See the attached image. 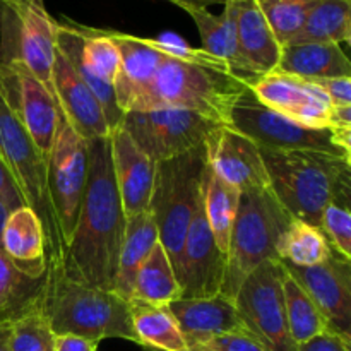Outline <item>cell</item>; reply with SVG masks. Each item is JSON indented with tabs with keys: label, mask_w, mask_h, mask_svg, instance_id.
<instances>
[{
	"label": "cell",
	"mask_w": 351,
	"mask_h": 351,
	"mask_svg": "<svg viewBox=\"0 0 351 351\" xmlns=\"http://www.w3.org/2000/svg\"><path fill=\"white\" fill-rule=\"evenodd\" d=\"M127 216L117 191L110 136L88 141V182L71 242L60 257L75 280L112 290Z\"/></svg>",
	"instance_id": "cell-1"
},
{
	"label": "cell",
	"mask_w": 351,
	"mask_h": 351,
	"mask_svg": "<svg viewBox=\"0 0 351 351\" xmlns=\"http://www.w3.org/2000/svg\"><path fill=\"white\" fill-rule=\"evenodd\" d=\"M41 312L53 335H75L98 343L108 338L137 343L129 302L115 291L72 278L60 257L47 259Z\"/></svg>",
	"instance_id": "cell-2"
},
{
	"label": "cell",
	"mask_w": 351,
	"mask_h": 351,
	"mask_svg": "<svg viewBox=\"0 0 351 351\" xmlns=\"http://www.w3.org/2000/svg\"><path fill=\"white\" fill-rule=\"evenodd\" d=\"M269 191L291 219L321 228L328 202L351 191V158L324 151L261 149Z\"/></svg>",
	"instance_id": "cell-3"
},
{
	"label": "cell",
	"mask_w": 351,
	"mask_h": 351,
	"mask_svg": "<svg viewBox=\"0 0 351 351\" xmlns=\"http://www.w3.org/2000/svg\"><path fill=\"white\" fill-rule=\"evenodd\" d=\"M249 89L247 82L230 72L165 57L149 84L132 99L127 112L189 110L219 125H228L233 106Z\"/></svg>",
	"instance_id": "cell-4"
},
{
	"label": "cell",
	"mask_w": 351,
	"mask_h": 351,
	"mask_svg": "<svg viewBox=\"0 0 351 351\" xmlns=\"http://www.w3.org/2000/svg\"><path fill=\"white\" fill-rule=\"evenodd\" d=\"M208 160L204 146L156 163L149 209L158 239L177 271L185 235L204 195Z\"/></svg>",
	"instance_id": "cell-5"
},
{
	"label": "cell",
	"mask_w": 351,
	"mask_h": 351,
	"mask_svg": "<svg viewBox=\"0 0 351 351\" xmlns=\"http://www.w3.org/2000/svg\"><path fill=\"white\" fill-rule=\"evenodd\" d=\"M291 218L273 192H245L226 250L221 295L233 300L240 285L264 261L278 259V245Z\"/></svg>",
	"instance_id": "cell-6"
},
{
	"label": "cell",
	"mask_w": 351,
	"mask_h": 351,
	"mask_svg": "<svg viewBox=\"0 0 351 351\" xmlns=\"http://www.w3.org/2000/svg\"><path fill=\"white\" fill-rule=\"evenodd\" d=\"M0 158L9 170L14 184L19 189L24 204L33 209L40 218L45 232L47 259L64 256V243L51 218L47 194V160L21 120L10 106L0 88Z\"/></svg>",
	"instance_id": "cell-7"
},
{
	"label": "cell",
	"mask_w": 351,
	"mask_h": 351,
	"mask_svg": "<svg viewBox=\"0 0 351 351\" xmlns=\"http://www.w3.org/2000/svg\"><path fill=\"white\" fill-rule=\"evenodd\" d=\"M88 182V141L58 112L55 141L47 158V194L51 218L65 247L74 235Z\"/></svg>",
	"instance_id": "cell-8"
},
{
	"label": "cell",
	"mask_w": 351,
	"mask_h": 351,
	"mask_svg": "<svg viewBox=\"0 0 351 351\" xmlns=\"http://www.w3.org/2000/svg\"><path fill=\"white\" fill-rule=\"evenodd\" d=\"M0 62L19 60L51 91L58 23L45 9L43 0L0 3Z\"/></svg>",
	"instance_id": "cell-9"
},
{
	"label": "cell",
	"mask_w": 351,
	"mask_h": 351,
	"mask_svg": "<svg viewBox=\"0 0 351 351\" xmlns=\"http://www.w3.org/2000/svg\"><path fill=\"white\" fill-rule=\"evenodd\" d=\"M285 266L280 259L264 261L243 280L233 304L240 324L267 351H295L285 311Z\"/></svg>",
	"instance_id": "cell-10"
},
{
	"label": "cell",
	"mask_w": 351,
	"mask_h": 351,
	"mask_svg": "<svg viewBox=\"0 0 351 351\" xmlns=\"http://www.w3.org/2000/svg\"><path fill=\"white\" fill-rule=\"evenodd\" d=\"M119 127L129 134L143 153L160 163L204 146L219 123L189 110L160 108L123 113Z\"/></svg>",
	"instance_id": "cell-11"
},
{
	"label": "cell",
	"mask_w": 351,
	"mask_h": 351,
	"mask_svg": "<svg viewBox=\"0 0 351 351\" xmlns=\"http://www.w3.org/2000/svg\"><path fill=\"white\" fill-rule=\"evenodd\" d=\"M228 125L237 132L249 137L259 149H308L343 154L332 141L331 129H314V127L302 125V123L261 105L250 89L233 106Z\"/></svg>",
	"instance_id": "cell-12"
},
{
	"label": "cell",
	"mask_w": 351,
	"mask_h": 351,
	"mask_svg": "<svg viewBox=\"0 0 351 351\" xmlns=\"http://www.w3.org/2000/svg\"><path fill=\"white\" fill-rule=\"evenodd\" d=\"M0 88L47 160L58 123V106L51 91L19 60L0 62Z\"/></svg>",
	"instance_id": "cell-13"
},
{
	"label": "cell",
	"mask_w": 351,
	"mask_h": 351,
	"mask_svg": "<svg viewBox=\"0 0 351 351\" xmlns=\"http://www.w3.org/2000/svg\"><path fill=\"white\" fill-rule=\"evenodd\" d=\"M226 254L216 245L204 215V195L194 213L178 261L177 276L180 298H211L221 293Z\"/></svg>",
	"instance_id": "cell-14"
},
{
	"label": "cell",
	"mask_w": 351,
	"mask_h": 351,
	"mask_svg": "<svg viewBox=\"0 0 351 351\" xmlns=\"http://www.w3.org/2000/svg\"><path fill=\"white\" fill-rule=\"evenodd\" d=\"M281 264L315 302L328 331L351 341V261L332 249L317 266Z\"/></svg>",
	"instance_id": "cell-15"
},
{
	"label": "cell",
	"mask_w": 351,
	"mask_h": 351,
	"mask_svg": "<svg viewBox=\"0 0 351 351\" xmlns=\"http://www.w3.org/2000/svg\"><path fill=\"white\" fill-rule=\"evenodd\" d=\"M250 91L261 105L314 129H329L332 105L312 81L281 71L269 72L252 82Z\"/></svg>",
	"instance_id": "cell-16"
},
{
	"label": "cell",
	"mask_w": 351,
	"mask_h": 351,
	"mask_svg": "<svg viewBox=\"0 0 351 351\" xmlns=\"http://www.w3.org/2000/svg\"><path fill=\"white\" fill-rule=\"evenodd\" d=\"M208 167L226 184L245 192L269 189L261 149L230 125H219L204 143Z\"/></svg>",
	"instance_id": "cell-17"
},
{
	"label": "cell",
	"mask_w": 351,
	"mask_h": 351,
	"mask_svg": "<svg viewBox=\"0 0 351 351\" xmlns=\"http://www.w3.org/2000/svg\"><path fill=\"white\" fill-rule=\"evenodd\" d=\"M51 93L58 112L79 136L86 141L110 136L101 105L58 47L51 71Z\"/></svg>",
	"instance_id": "cell-18"
},
{
	"label": "cell",
	"mask_w": 351,
	"mask_h": 351,
	"mask_svg": "<svg viewBox=\"0 0 351 351\" xmlns=\"http://www.w3.org/2000/svg\"><path fill=\"white\" fill-rule=\"evenodd\" d=\"M112 167L117 191L127 218L149 209L156 163L139 149L129 134L117 127L110 132Z\"/></svg>",
	"instance_id": "cell-19"
},
{
	"label": "cell",
	"mask_w": 351,
	"mask_h": 351,
	"mask_svg": "<svg viewBox=\"0 0 351 351\" xmlns=\"http://www.w3.org/2000/svg\"><path fill=\"white\" fill-rule=\"evenodd\" d=\"M235 3L237 45L240 60L247 74L257 81L278 69L281 47L274 38L257 0H242Z\"/></svg>",
	"instance_id": "cell-20"
},
{
	"label": "cell",
	"mask_w": 351,
	"mask_h": 351,
	"mask_svg": "<svg viewBox=\"0 0 351 351\" xmlns=\"http://www.w3.org/2000/svg\"><path fill=\"white\" fill-rule=\"evenodd\" d=\"M168 311L177 321L187 346L243 329L233 300L221 293L211 298L175 300L168 305Z\"/></svg>",
	"instance_id": "cell-21"
},
{
	"label": "cell",
	"mask_w": 351,
	"mask_h": 351,
	"mask_svg": "<svg viewBox=\"0 0 351 351\" xmlns=\"http://www.w3.org/2000/svg\"><path fill=\"white\" fill-rule=\"evenodd\" d=\"M110 34L120 48V71L113 88L117 105L122 113H125L132 99L149 84L154 72L165 60V55L151 48L141 36L119 31H110Z\"/></svg>",
	"instance_id": "cell-22"
},
{
	"label": "cell",
	"mask_w": 351,
	"mask_h": 351,
	"mask_svg": "<svg viewBox=\"0 0 351 351\" xmlns=\"http://www.w3.org/2000/svg\"><path fill=\"white\" fill-rule=\"evenodd\" d=\"M0 249L26 273L33 276L47 273L43 225L36 213L27 206L9 213L0 237Z\"/></svg>",
	"instance_id": "cell-23"
},
{
	"label": "cell",
	"mask_w": 351,
	"mask_h": 351,
	"mask_svg": "<svg viewBox=\"0 0 351 351\" xmlns=\"http://www.w3.org/2000/svg\"><path fill=\"white\" fill-rule=\"evenodd\" d=\"M197 26L201 34L202 50L208 51L215 58L228 65L230 72L240 81L252 86V77L243 69L240 60L239 45H237V26H235V3L226 2L225 9L219 16L209 12L208 7L185 5L182 7Z\"/></svg>",
	"instance_id": "cell-24"
},
{
	"label": "cell",
	"mask_w": 351,
	"mask_h": 351,
	"mask_svg": "<svg viewBox=\"0 0 351 351\" xmlns=\"http://www.w3.org/2000/svg\"><path fill=\"white\" fill-rule=\"evenodd\" d=\"M276 71L308 79L351 77L350 58L335 43H293L281 48Z\"/></svg>",
	"instance_id": "cell-25"
},
{
	"label": "cell",
	"mask_w": 351,
	"mask_h": 351,
	"mask_svg": "<svg viewBox=\"0 0 351 351\" xmlns=\"http://www.w3.org/2000/svg\"><path fill=\"white\" fill-rule=\"evenodd\" d=\"M47 273L33 276L0 249V326H10L41 307Z\"/></svg>",
	"instance_id": "cell-26"
},
{
	"label": "cell",
	"mask_w": 351,
	"mask_h": 351,
	"mask_svg": "<svg viewBox=\"0 0 351 351\" xmlns=\"http://www.w3.org/2000/svg\"><path fill=\"white\" fill-rule=\"evenodd\" d=\"M156 242H160L158 228L149 211L127 218L125 235H123L122 249H120L113 291L129 304L137 273H139L141 266L146 261V257L149 256L151 249Z\"/></svg>",
	"instance_id": "cell-27"
},
{
	"label": "cell",
	"mask_w": 351,
	"mask_h": 351,
	"mask_svg": "<svg viewBox=\"0 0 351 351\" xmlns=\"http://www.w3.org/2000/svg\"><path fill=\"white\" fill-rule=\"evenodd\" d=\"M178 298L180 285L163 245L156 242L137 273L130 304L168 307Z\"/></svg>",
	"instance_id": "cell-28"
},
{
	"label": "cell",
	"mask_w": 351,
	"mask_h": 351,
	"mask_svg": "<svg viewBox=\"0 0 351 351\" xmlns=\"http://www.w3.org/2000/svg\"><path fill=\"white\" fill-rule=\"evenodd\" d=\"M137 345L156 351H187V341L168 307L130 304Z\"/></svg>",
	"instance_id": "cell-29"
},
{
	"label": "cell",
	"mask_w": 351,
	"mask_h": 351,
	"mask_svg": "<svg viewBox=\"0 0 351 351\" xmlns=\"http://www.w3.org/2000/svg\"><path fill=\"white\" fill-rule=\"evenodd\" d=\"M350 40L351 0H317L293 43H335L341 47Z\"/></svg>",
	"instance_id": "cell-30"
},
{
	"label": "cell",
	"mask_w": 351,
	"mask_h": 351,
	"mask_svg": "<svg viewBox=\"0 0 351 351\" xmlns=\"http://www.w3.org/2000/svg\"><path fill=\"white\" fill-rule=\"evenodd\" d=\"M242 192L226 184L208 167L204 184V215L216 245L226 254L239 213Z\"/></svg>",
	"instance_id": "cell-31"
},
{
	"label": "cell",
	"mask_w": 351,
	"mask_h": 351,
	"mask_svg": "<svg viewBox=\"0 0 351 351\" xmlns=\"http://www.w3.org/2000/svg\"><path fill=\"white\" fill-rule=\"evenodd\" d=\"M332 247L319 226L302 219H291L278 245V259L298 267H311L324 263Z\"/></svg>",
	"instance_id": "cell-32"
},
{
	"label": "cell",
	"mask_w": 351,
	"mask_h": 351,
	"mask_svg": "<svg viewBox=\"0 0 351 351\" xmlns=\"http://www.w3.org/2000/svg\"><path fill=\"white\" fill-rule=\"evenodd\" d=\"M287 271V269H285ZM285 311H287L288 331L295 345L308 341L314 336L328 331L324 317L311 295L291 274H285L283 280Z\"/></svg>",
	"instance_id": "cell-33"
},
{
	"label": "cell",
	"mask_w": 351,
	"mask_h": 351,
	"mask_svg": "<svg viewBox=\"0 0 351 351\" xmlns=\"http://www.w3.org/2000/svg\"><path fill=\"white\" fill-rule=\"evenodd\" d=\"M79 33V62L82 67L98 77L99 81L112 84L120 71V48L110 31L75 24Z\"/></svg>",
	"instance_id": "cell-34"
},
{
	"label": "cell",
	"mask_w": 351,
	"mask_h": 351,
	"mask_svg": "<svg viewBox=\"0 0 351 351\" xmlns=\"http://www.w3.org/2000/svg\"><path fill=\"white\" fill-rule=\"evenodd\" d=\"M317 0H267L259 2L261 10L280 47L293 43L300 34L312 7Z\"/></svg>",
	"instance_id": "cell-35"
},
{
	"label": "cell",
	"mask_w": 351,
	"mask_h": 351,
	"mask_svg": "<svg viewBox=\"0 0 351 351\" xmlns=\"http://www.w3.org/2000/svg\"><path fill=\"white\" fill-rule=\"evenodd\" d=\"M55 335L41 307L10 324V351H55Z\"/></svg>",
	"instance_id": "cell-36"
},
{
	"label": "cell",
	"mask_w": 351,
	"mask_h": 351,
	"mask_svg": "<svg viewBox=\"0 0 351 351\" xmlns=\"http://www.w3.org/2000/svg\"><path fill=\"white\" fill-rule=\"evenodd\" d=\"M351 191L341 192L328 202L321 215V230L332 249L351 261Z\"/></svg>",
	"instance_id": "cell-37"
},
{
	"label": "cell",
	"mask_w": 351,
	"mask_h": 351,
	"mask_svg": "<svg viewBox=\"0 0 351 351\" xmlns=\"http://www.w3.org/2000/svg\"><path fill=\"white\" fill-rule=\"evenodd\" d=\"M146 43L151 48L158 50L160 53H163L165 57L175 58V60L187 62V64H195L202 65V67L216 69V71L230 72L228 65L223 64L221 60L215 58L213 55H209L208 51H204L202 48H194L191 45L185 43L182 38L175 36V34H163L160 38H144ZM232 74V72H230ZM233 75V74H232Z\"/></svg>",
	"instance_id": "cell-38"
},
{
	"label": "cell",
	"mask_w": 351,
	"mask_h": 351,
	"mask_svg": "<svg viewBox=\"0 0 351 351\" xmlns=\"http://www.w3.org/2000/svg\"><path fill=\"white\" fill-rule=\"evenodd\" d=\"M204 345H208L209 348L215 351H267L264 348V345H261L245 329L216 336V338L209 339Z\"/></svg>",
	"instance_id": "cell-39"
},
{
	"label": "cell",
	"mask_w": 351,
	"mask_h": 351,
	"mask_svg": "<svg viewBox=\"0 0 351 351\" xmlns=\"http://www.w3.org/2000/svg\"><path fill=\"white\" fill-rule=\"evenodd\" d=\"M312 82L326 93L332 106H351V77L314 79Z\"/></svg>",
	"instance_id": "cell-40"
},
{
	"label": "cell",
	"mask_w": 351,
	"mask_h": 351,
	"mask_svg": "<svg viewBox=\"0 0 351 351\" xmlns=\"http://www.w3.org/2000/svg\"><path fill=\"white\" fill-rule=\"evenodd\" d=\"M295 351H351V341L335 332L324 331L308 341L297 345Z\"/></svg>",
	"instance_id": "cell-41"
},
{
	"label": "cell",
	"mask_w": 351,
	"mask_h": 351,
	"mask_svg": "<svg viewBox=\"0 0 351 351\" xmlns=\"http://www.w3.org/2000/svg\"><path fill=\"white\" fill-rule=\"evenodd\" d=\"M0 202H2L9 211H14V209L21 208V206H26L24 204V199L23 195H21L19 189L14 184L9 170H7V167L3 165L2 158H0Z\"/></svg>",
	"instance_id": "cell-42"
},
{
	"label": "cell",
	"mask_w": 351,
	"mask_h": 351,
	"mask_svg": "<svg viewBox=\"0 0 351 351\" xmlns=\"http://www.w3.org/2000/svg\"><path fill=\"white\" fill-rule=\"evenodd\" d=\"M98 341L75 335H55V351H96Z\"/></svg>",
	"instance_id": "cell-43"
},
{
	"label": "cell",
	"mask_w": 351,
	"mask_h": 351,
	"mask_svg": "<svg viewBox=\"0 0 351 351\" xmlns=\"http://www.w3.org/2000/svg\"><path fill=\"white\" fill-rule=\"evenodd\" d=\"M168 2H173L175 5L178 7H185V5L208 7V5H215V3H221V5H225L226 0H168Z\"/></svg>",
	"instance_id": "cell-44"
},
{
	"label": "cell",
	"mask_w": 351,
	"mask_h": 351,
	"mask_svg": "<svg viewBox=\"0 0 351 351\" xmlns=\"http://www.w3.org/2000/svg\"><path fill=\"white\" fill-rule=\"evenodd\" d=\"M9 335H10V326H0V351H10Z\"/></svg>",
	"instance_id": "cell-45"
},
{
	"label": "cell",
	"mask_w": 351,
	"mask_h": 351,
	"mask_svg": "<svg viewBox=\"0 0 351 351\" xmlns=\"http://www.w3.org/2000/svg\"><path fill=\"white\" fill-rule=\"evenodd\" d=\"M9 209L5 208V206L2 204V202H0V237H2V228H3V223H5V219H7V216H9Z\"/></svg>",
	"instance_id": "cell-46"
},
{
	"label": "cell",
	"mask_w": 351,
	"mask_h": 351,
	"mask_svg": "<svg viewBox=\"0 0 351 351\" xmlns=\"http://www.w3.org/2000/svg\"><path fill=\"white\" fill-rule=\"evenodd\" d=\"M187 351H215V350L209 348V346L204 345V343H197V345H191V346H189Z\"/></svg>",
	"instance_id": "cell-47"
},
{
	"label": "cell",
	"mask_w": 351,
	"mask_h": 351,
	"mask_svg": "<svg viewBox=\"0 0 351 351\" xmlns=\"http://www.w3.org/2000/svg\"><path fill=\"white\" fill-rule=\"evenodd\" d=\"M9 2H12V0H0V3H9Z\"/></svg>",
	"instance_id": "cell-48"
},
{
	"label": "cell",
	"mask_w": 351,
	"mask_h": 351,
	"mask_svg": "<svg viewBox=\"0 0 351 351\" xmlns=\"http://www.w3.org/2000/svg\"><path fill=\"white\" fill-rule=\"evenodd\" d=\"M226 2H242V0H226Z\"/></svg>",
	"instance_id": "cell-49"
},
{
	"label": "cell",
	"mask_w": 351,
	"mask_h": 351,
	"mask_svg": "<svg viewBox=\"0 0 351 351\" xmlns=\"http://www.w3.org/2000/svg\"><path fill=\"white\" fill-rule=\"evenodd\" d=\"M257 2H267V0H257Z\"/></svg>",
	"instance_id": "cell-50"
},
{
	"label": "cell",
	"mask_w": 351,
	"mask_h": 351,
	"mask_svg": "<svg viewBox=\"0 0 351 351\" xmlns=\"http://www.w3.org/2000/svg\"><path fill=\"white\" fill-rule=\"evenodd\" d=\"M12 2H16V0H12Z\"/></svg>",
	"instance_id": "cell-51"
}]
</instances>
